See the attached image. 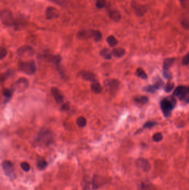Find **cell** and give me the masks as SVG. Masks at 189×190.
I'll use <instances>...</instances> for the list:
<instances>
[{"mask_svg":"<svg viewBox=\"0 0 189 190\" xmlns=\"http://www.w3.org/2000/svg\"><path fill=\"white\" fill-rule=\"evenodd\" d=\"M53 142V135L51 131L46 128H43L39 131L36 143L41 146H48Z\"/></svg>","mask_w":189,"mask_h":190,"instance_id":"6da1fadb","label":"cell"},{"mask_svg":"<svg viewBox=\"0 0 189 190\" xmlns=\"http://www.w3.org/2000/svg\"><path fill=\"white\" fill-rule=\"evenodd\" d=\"M176 105V101L173 97L162 100L160 103V107L162 114L165 117H169Z\"/></svg>","mask_w":189,"mask_h":190,"instance_id":"7a4b0ae2","label":"cell"},{"mask_svg":"<svg viewBox=\"0 0 189 190\" xmlns=\"http://www.w3.org/2000/svg\"><path fill=\"white\" fill-rule=\"evenodd\" d=\"M18 70L29 75L34 74L36 71V66L34 61L30 60L28 61L19 62Z\"/></svg>","mask_w":189,"mask_h":190,"instance_id":"3957f363","label":"cell"},{"mask_svg":"<svg viewBox=\"0 0 189 190\" xmlns=\"http://www.w3.org/2000/svg\"><path fill=\"white\" fill-rule=\"evenodd\" d=\"M1 21L3 25L9 27L14 25L15 20L10 10H3L1 12Z\"/></svg>","mask_w":189,"mask_h":190,"instance_id":"277c9868","label":"cell"},{"mask_svg":"<svg viewBox=\"0 0 189 190\" xmlns=\"http://www.w3.org/2000/svg\"><path fill=\"white\" fill-rule=\"evenodd\" d=\"M2 167L5 175L10 178H15V171L13 163L10 161L5 160L2 163Z\"/></svg>","mask_w":189,"mask_h":190,"instance_id":"5b68a950","label":"cell"},{"mask_svg":"<svg viewBox=\"0 0 189 190\" xmlns=\"http://www.w3.org/2000/svg\"><path fill=\"white\" fill-rule=\"evenodd\" d=\"M119 86L120 82L117 80L109 79L104 81V86L111 93H114L118 91Z\"/></svg>","mask_w":189,"mask_h":190,"instance_id":"8992f818","label":"cell"},{"mask_svg":"<svg viewBox=\"0 0 189 190\" xmlns=\"http://www.w3.org/2000/svg\"><path fill=\"white\" fill-rule=\"evenodd\" d=\"M29 82L25 78H21L16 81L15 84L13 85V90L17 92L24 91L27 89L28 86Z\"/></svg>","mask_w":189,"mask_h":190,"instance_id":"52a82bcc","label":"cell"},{"mask_svg":"<svg viewBox=\"0 0 189 190\" xmlns=\"http://www.w3.org/2000/svg\"><path fill=\"white\" fill-rule=\"evenodd\" d=\"M175 61V58L170 57L165 59L163 62V75L165 78L168 79L170 76L169 69L174 64Z\"/></svg>","mask_w":189,"mask_h":190,"instance_id":"ba28073f","label":"cell"},{"mask_svg":"<svg viewBox=\"0 0 189 190\" xmlns=\"http://www.w3.org/2000/svg\"><path fill=\"white\" fill-rule=\"evenodd\" d=\"M136 166L137 168L145 172H149L151 169V165L149 161L144 158H139L137 159L136 162Z\"/></svg>","mask_w":189,"mask_h":190,"instance_id":"9c48e42d","label":"cell"},{"mask_svg":"<svg viewBox=\"0 0 189 190\" xmlns=\"http://www.w3.org/2000/svg\"><path fill=\"white\" fill-rule=\"evenodd\" d=\"M107 179L102 176L95 175L92 179V187L93 190H97L102 186L104 185L107 183Z\"/></svg>","mask_w":189,"mask_h":190,"instance_id":"30bf717a","label":"cell"},{"mask_svg":"<svg viewBox=\"0 0 189 190\" xmlns=\"http://www.w3.org/2000/svg\"><path fill=\"white\" fill-rule=\"evenodd\" d=\"M34 52V49L30 46H23L17 49V54L22 57L32 56Z\"/></svg>","mask_w":189,"mask_h":190,"instance_id":"8fae6325","label":"cell"},{"mask_svg":"<svg viewBox=\"0 0 189 190\" xmlns=\"http://www.w3.org/2000/svg\"><path fill=\"white\" fill-rule=\"evenodd\" d=\"M46 16L47 20H52L54 18H57L59 16V13L56 8L49 6L47 7L45 11Z\"/></svg>","mask_w":189,"mask_h":190,"instance_id":"7c38bea8","label":"cell"},{"mask_svg":"<svg viewBox=\"0 0 189 190\" xmlns=\"http://www.w3.org/2000/svg\"><path fill=\"white\" fill-rule=\"evenodd\" d=\"M79 74L81 78L87 81H91L93 82L97 80L96 74L92 72L88 71H82L79 73Z\"/></svg>","mask_w":189,"mask_h":190,"instance_id":"4fadbf2b","label":"cell"},{"mask_svg":"<svg viewBox=\"0 0 189 190\" xmlns=\"http://www.w3.org/2000/svg\"><path fill=\"white\" fill-rule=\"evenodd\" d=\"M94 30H83L78 32L77 36L80 40H87L92 38L93 39Z\"/></svg>","mask_w":189,"mask_h":190,"instance_id":"5bb4252c","label":"cell"},{"mask_svg":"<svg viewBox=\"0 0 189 190\" xmlns=\"http://www.w3.org/2000/svg\"><path fill=\"white\" fill-rule=\"evenodd\" d=\"M51 94L54 97L55 101L57 104H62L63 102V96L61 91L56 87H52L51 89Z\"/></svg>","mask_w":189,"mask_h":190,"instance_id":"9a60e30c","label":"cell"},{"mask_svg":"<svg viewBox=\"0 0 189 190\" xmlns=\"http://www.w3.org/2000/svg\"><path fill=\"white\" fill-rule=\"evenodd\" d=\"M133 8L135 14L138 16H142L145 15V13L147 11V8L144 5H133Z\"/></svg>","mask_w":189,"mask_h":190,"instance_id":"2e32d148","label":"cell"},{"mask_svg":"<svg viewBox=\"0 0 189 190\" xmlns=\"http://www.w3.org/2000/svg\"><path fill=\"white\" fill-rule=\"evenodd\" d=\"M108 14L111 20H113L114 22H119L122 18L120 13L117 10H111L109 11Z\"/></svg>","mask_w":189,"mask_h":190,"instance_id":"e0dca14e","label":"cell"},{"mask_svg":"<svg viewBox=\"0 0 189 190\" xmlns=\"http://www.w3.org/2000/svg\"><path fill=\"white\" fill-rule=\"evenodd\" d=\"M91 90L94 93L96 94H100L102 91V87L101 86L100 83L97 80L92 82L91 84Z\"/></svg>","mask_w":189,"mask_h":190,"instance_id":"ac0fdd59","label":"cell"},{"mask_svg":"<svg viewBox=\"0 0 189 190\" xmlns=\"http://www.w3.org/2000/svg\"><path fill=\"white\" fill-rule=\"evenodd\" d=\"M187 87L184 86L177 87V88L175 89L173 93V96L179 98L184 94L185 92L187 91Z\"/></svg>","mask_w":189,"mask_h":190,"instance_id":"d6986e66","label":"cell"},{"mask_svg":"<svg viewBox=\"0 0 189 190\" xmlns=\"http://www.w3.org/2000/svg\"><path fill=\"white\" fill-rule=\"evenodd\" d=\"M101 57H103L104 59H111L112 58V52L108 48H105L102 49L100 52Z\"/></svg>","mask_w":189,"mask_h":190,"instance_id":"ffe728a7","label":"cell"},{"mask_svg":"<svg viewBox=\"0 0 189 190\" xmlns=\"http://www.w3.org/2000/svg\"><path fill=\"white\" fill-rule=\"evenodd\" d=\"M112 54L114 57H117V58H120L123 57V56L125 54V50L121 47H118L116 48L112 51Z\"/></svg>","mask_w":189,"mask_h":190,"instance_id":"44dd1931","label":"cell"},{"mask_svg":"<svg viewBox=\"0 0 189 190\" xmlns=\"http://www.w3.org/2000/svg\"><path fill=\"white\" fill-rule=\"evenodd\" d=\"M36 165H37V168L39 170H43L47 167L48 163H47V161L43 158H39V159L37 160Z\"/></svg>","mask_w":189,"mask_h":190,"instance_id":"7402d4cb","label":"cell"},{"mask_svg":"<svg viewBox=\"0 0 189 190\" xmlns=\"http://www.w3.org/2000/svg\"><path fill=\"white\" fill-rule=\"evenodd\" d=\"M181 24L184 29L189 30V13L184 15L181 21Z\"/></svg>","mask_w":189,"mask_h":190,"instance_id":"603a6c76","label":"cell"},{"mask_svg":"<svg viewBox=\"0 0 189 190\" xmlns=\"http://www.w3.org/2000/svg\"><path fill=\"white\" fill-rule=\"evenodd\" d=\"M25 21L23 19H17L15 20V23L13 26L15 30H20L22 29L25 26Z\"/></svg>","mask_w":189,"mask_h":190,"instance_id":"cb8c5ba5","label":"cell"},{"mask_svg":"<svg viewBox=\"0 0 189 190\" xmlns=\"http://www.w3.org/2000/svg\"><path fill=\"white\" fill-rule=\"evenodd\" d=\"M140 190H157V188L152 183L144 182L140 186Z\"/></svg>","mask_w":189,"mask_h":190,"instance_id":"d4e9b609","label":"cell"},{"mask_svg":"<svg viewBox=\"0 0 189 190\" xmlns=\"http://www.w3.org/2000/svg\"><path fill=\"white\" fill-rule=\"evenodd\" d=\"M107 42L111 47H114L118 44V40H117L116 37L113 35L108 36L107 39Z\"/></svg>","mask_w":189,"mask_h":190,"instance_id":"484cf974","label":"cell"},{"mask_svg":"<svg viewBox=\"0 0 189 190\" xmlns=\"http://www.w3.org/2000/svg\"><path fill=\"white\" fill-rule=\"evenodd\" d=\"M76 123L79 127L83 128L87 125V120L84 117H79L77 119Z\"/></svg>","mask_w":189,"mask_h":190,"instance_id":"4316f807","label":"cell"},{"mask_svg":"<svg viewBox=\"0 0 189 190\" xmlns=\"http://www.w3.org/2000/svg\"><path fill=\"white\" fill-rule=\"evenodd\" d=\"M136 74L138 77H140L142 79H147V74H146L145 71L142 68H138L137 69Z\"/></svg>","mask_w":189,"mask_h":190,"instance_id":"83f0119b","label":"cell"},{"mask_svg":"<svg viewBox=\"0 0 189 190\" xmlns=\"http://www.w3.org/2000/svg\"><path fill=\"white\" fill-rule=\"evenodd\" d=\"M135 101L137 104H145L148 102V98L146 96L137 97L135 98Z\"/></svg>","mask_w":189,"mask_h":190,"instance_id":"f1b7e54d","label":"cell"},{"mask_svg":"<svg viewBox=\"0 0 189 190\" xmlns=\"http://www.w3.org/2000/svg\"><path fill=\"white\" fill-rule=\"evenodd\" d=\"M102 39V35L101 32L99 31H96L94 30L93 40L96 42H99Z\"/></svg>","mask_w":189,"mask_h":190,"instance_id":"f546056e","label":"cell"},{"mask_svg":"<svg viewBox=\"0 0 189 190\" xmlns=\"http://www.w3.org/2000/svg\"><path fill=\"white\" fill-rule=\"evenodd\" d=\"M51 59L52 63L56 65H58L61 62L62 58L59 55H54L52 57Z\"/></svg>","mask_w":189,"mask_h":190,"instance_id":"4dcf8cb0","label":"cell"},{"mask_svg":"<svg viewBox=\"0 0 189 190\" xmlns=\"http://www.w3.org/2000/svg\"><path fill=\"white\" fill-rule=\"evenodd\" d=\"M107 5L106 0H97L96 2V7L99 9H102L105 8Z\"/></svg>","mask_w":189,"mask_h":190,"instance_id":"1f68e13d","label":"cell"},{"mask_svg":"<svg viewBox=\"0 0 189 190\" xmlns=\"http://www.w3.org/2000/svg\"><path fill=\"white\" fill-rule=\"evenodd\" d=\"M157 90V88L154 85L147 86L145 87V88L144 89V90H145V91L150 92V93H154Z\"/></svg>","mask_w":189,"mask_h":190,"instance_id":"d6a6232c","label":"cell"},{"mask_svg":"<svg viewBox=\"0 0 189 190\" xmlns=\"http://www.w3.org/2000/svg\"><path fill=\"white\" fill-rule=\"evenodd\" d=\"M175 85L174 83H172V82H169L167 83V85L165 86L164 90L167 93H169L170 92L172 91V90H173V89L174 88Z\"/></svg>","mask_w":189,"mask_h":190,"instance_id":"836d02e7","label":"cell"},{"mask_svg":"<svg viewBox=\"0 0 189 190\" xmlns=\"http://www.w3.org/2000/svg\"><path fill=\"white\" fill-rule=\"evenodd\" d=\"M162 138H163V136H162V133H160V132L155 133L152 136V139L155 142H160L162 140Z\"/></svg>","mask_w":189,"mask_h":190,"instance_id":"e575fe53","label":"cell"},{"mask_svg":"<svg viewBox=\"0 0 189 190\" xmlns=\"http://www.w3.org/2000/svg\"><path fill=\"white\" fill-rule=\"evenodd\" d=\"M21 167L25 172H28L31 170V166L27 162H23L21 164Z\"/></svg>","mask_w":189,"mask_h":190,"instance_id":"d590c367","label":"cell"},{"mask_svg":"<svg viewBox=\"0 0 189 190\" xmlns=\"http://www.w3.org/2000/svg\"><path fill=\"white\" fill-rule=\"evenodd\" d=\"M2 94L4 97L7 99H9L11 97L12 95V92L9 89H5L3 90Z\"/></svg>","mask_w":189,"mask_h":190,"instance_id":"8d00e7d4","label":"cell"},{"mask_svg":"<svg viewBox=\"0 0 189 190\" xmlns=\"http://www.w3.org/2000/svg\"><path fill=\"white\" fill-rule=\"evenodd\" d=\"M7 54V51L6 49L3 47H1L0 49V59H3Z\"/></svg>","mask_w":189,"mask_h":190,"instance_id":"74e56055","label":"cell"},{"mask_svg":"<svg viewBox=\"0 0 189 190\" xmlns=\"http://www.w3.org/2000/svg\"><path fill=\"white\" fill-rule=\"evenodd\" d=\"M157 124V123L155 122H147L144 125L143 127L144 128H151L154 127Z\"/></svg>","mask_w":189,"mask_h":190,"instance_id":"f35d334b","label":"cell"},{"mask_svg":"<svg viewBox=\"0 0 189 190\" xmlns=\"http://www.w3.org/2000/svg\"><path fill=\"white\" fill-rule=\"evenodd\" d=\"M182 63L184 65H187L189 64V53L187 54L182 60Z\"/></svg>","mask_w":189,"mask_h":190,"instance_id":"ab89813d","label":"cell"},{"mask_svg":"<svg viewBox=\"0 0 189 190\" xmlns=\"http://www.w3.org/2000/svg\"><path fill=\"white\" fill-rule=\"evenodd\" d=\"M69 109H70V105L69 103L63 104L62 106V110H63V111H68Z\"/></svg>","mask_w":189,"mask_h":190,"instance_id":"60d3db41","label":"cell"},{"mask_svg":"<svg viewBox=\"0 0 189 190\" xmlns=\"http://www.w3.org/2000/svg\"><path fill=\"white\" fill-rule=\"evenodd\" d=\"M49 1H52V3H56L57 5H62V3L61 0H49Z\"/></svg>","mask_w":189,"mask_h":190,"instance_id":"b9f144b4","label":"cell"},{"mask_svg":"<svg viewBox=\"0 0 189 190\" xmlns=\"http://www.w3.org/2000/svg\"><path fill=\"white\" fill-rule=\"evenodd\" d=\"M188 89H189V87H188Z\"/></svg>","mask_w":189,"mask_h":190,"instance_id":"7bdbcfd3","label":"cell"}]
</instances>
